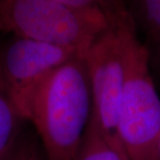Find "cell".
Returning <instances> with one entry per match:
<instances>
[{
    "mask_svg": "<svg viewBox=\"0 0 160 160\" xmlns=\"http://www.w3.org/2000/svg\"><path fill=\"white\" fill-rule=\"evenodd\" d=\"M85 55L44 78L26 104L24 119L36 128L47 160L77 158L92 112Z\"/></svg>",
    "mask_w": 160,
    "mask_h": 160,
    "instance_id": "obj_1",
    "label": "cell"
},
{
    "mask_svg": "<svg viewBox=\"0 0 160 160\" xmlns=\"http://www.w3.org/2000/svg\"><path fill=\"white\" fill-rule=\"evenodd\" d=\"M149 51L126 32L125 85L118 120L119 141L127 160H156L160 140V98L150 74Z\"/></svg>",
    "mask_w": 160,
    "mask_h": 160,
    "instance_id": "obj_2",
    "label": "cell"
},
{
    "mask_svg": "<svg viewBox=\"0 0 160 160\" xmlns=\"http://www.w3.org/2000/svg\"><path fill=\"white\" fill-rule=\"evenodd\" d=\"M112 24L100 9H80L52 0H0V31L86 52Z\"/></svg>",
    "mask_w": 160,
    "mask_h": 160,
    "instance_id": "obj_3",
    "label": "cell"
},
{
    "mask_svg": "<svg viewBox=\"0 0 160 160\" xmlns=\"http://www.w3.org/2000/svg\"><path fill=\"white\" fill-rule=\"evenodd\" d=\"M133 24L131 15L112 22L92 43L85 55L92 111L105 138L125 157L118 136V120L126 75V32Z\"/></svg>",
    "mask_w": 160,
    "mask_h": 160,
    "instance_id": "obj_4",
    "label": "cell"
},
{
    "mask_svg": "<svg viewBox=\"0 0 160 160\" xmlns=\"http://www.w3.org/2000/svg\"><path fill=\"white\" fill-rule=\"evenodd\" d=\"M86 52L16 36L0 46V79L22 116L31 92L41 80Z\"/></svg>",
    "mask_w": 160,
    "mask_h": 160,
    "instance_id": "obj_5",
    "label": "cell"
},
{
    "mask_svg": "<svg viewBox=\"0 0 160 160\" xmlns=\"http://www.w3.org/2000/svg\"><path fill=\"white\" fill-rule=\"evenodd\" d=\"M76 160H127L105 138L93 111Z\"/></svg>",
    "mask_w": 160,
    "mask_h": 160,
    "instance_id": "obj_6",
    "label": "cell"
},
{
    "mask_svg": "<svg viewBox=\"0 0 160 160\" xmlns=\"http://www.w3.org/2000/svg\"><path fill=\"white\" fill-rule=\"evenodd\" d=\"M24 121L0 79V158L22 132Z\"/></svg>",
    "mask_w": 160,
    "mask_h": 160,
    "instance_id": "obj_7",
    "label": "cell"
},
{
    "mask_svg": "<svg viewBox=\"0 0 160 160\" xmlns=\"http://www.w3.org/2000/svg\"><path fill=\"white\" fill-rule=\"evenodd\" d=\"M138 16L144 31L154 46L160 44V0L137 2Z\"/></svg>",
    "mask_w": 160,
    "mask_h": 160,
    "instance_id": "obj_8",
    "label": "cell"
},
{
    "mask_svg": "<svg viewBox=\"0 0 160 160\" xmlns=\"http://www.w3.org/2000/svg\"><path fill=\"white\" fill-rule=\"evenodd\" d=\"M66 6L80 9H100L111 22L129 14L122 0H52Z\"/></svg>",
    "mask_w": 160,
    "mask_h": 160,
    "instance_id": "obj_9",
    "label": "cell"
},
{
    "mask_svg": "<svg viewBox=\"0 0 160 160\" xmlns=\"http://www.w3.org/2000/svg\"><path fill=\"white\" fill-rule=\"evenodd\" d=\"M35 140L22 132L0 160H32Z\"/></svg>",
    "mask_w": 160,
    "mask_h": 160,
    "instance_id": "obj_10",
    "label": "cell"
},
{
    "mask_svg": "<svg viewBox=\"0 0 160 160\" xmlns=\"http://www.w3.org/2000/svg\"><path fill=\"white\" fill-rule=\"evenodd\" d=\"M32 160H47L46 155L44 153L42 148L35 141L34 147H33V153H32Z\"/></svg>",
    "mask_w": 160,
    "mask_h": 160,
    "instance_id": "obj_11",
    "label": "cell"
},
{
    "mask_svg": "<svg viewBox=\"0 0 160 160\" xmlns=\"http://www.w3.org/2000/svg\"><path fill=\"white\" fill-rule=\"evenodd\" d=\"M154 62L156 68L160 74V44L158 46L155 47V57Z\"/></svg>",
    "mask_w": 160,
    "mask_h": 160,
    "instance_id": "obj_12",
    "label": "cell"
},
{
    "mask_svg": "<svg viewBox=\"0 0 160 160\" xmlns=\"http://www.w3.org/2000/svg\"><path fill=\"white\" fill-rule=\"evenodd\" d=\"M156 160H160V140H159V143H158V153H157V159H156Z\"/></svg>",
    "mask_w": 160,
    "mask_h": 160,
    "instance_id": "obj_13",
    "label": "cell"
},
{
    "mask_svg": "<svg viewBox=\"0 0 160 160\" xmlns=\"http://www.w3.org/2000/svg\"><path fill=\"white\" fill-rule=\"evenodd\" d=\"M140 1H144V0H137V2H140Z\"/></svg>",
    "mask_w": 160,
    "mask_h": 160,
    "instance_id": "obj_14",
    "label": "cell"
}]
</instances>
